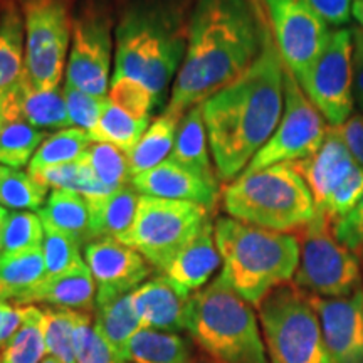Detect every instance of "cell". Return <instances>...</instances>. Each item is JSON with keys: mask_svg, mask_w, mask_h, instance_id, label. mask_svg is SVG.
<instances>
[{"mask_svg": "<svg viewBox=\"0 0 363 363\" xmlns=\"http://www.w3.org/2000/svg\"><path fill=\"white\" fill-rule=\"evenodd\" d=\"M7 208H4L0 206V252H2V234H4V225H6V220H7V216H9Z\"/></svg>", "mask_w": 363, "mask_h": 363, "instance_id": "cell-50", "label": "cell"}, {"mask_svg": "<svg viewBox=\"0 0 363 363\" xmlns=\"http://www.w3.org/2000/svg\"><path fill=\"white\" fill-rule=\"evenodd\" d=\"M0 363H2V352H0Z\"/></svg>", "mask_w": 363, "mask_h": 363, "instance_id": "cell-55", "label": "cell"}, {"mask_svg": "<svg viewBox=\"0 0 363 363\" xmlns=\"http://www.w3.org/2000/svg\"><path fill=\"white\" fill-rule=\"evenodd\" d=\"M208 147L211 145H208L206 121L202 115V104H197L182 116L170 160L202 177L211 185L220 187L219 175L208 153Z\"/></svg>", "mask_w": 363, "mask_h": 363, "instance_id": "cell-23", "label": "cell"}, {"mask_svg": "<svg viewBox=\"0 0 363 363\" xmlns=\"http://www.w3.org/2000/svg\"><path fill=\"white\" fill-rule=\"evenodd\" d=\"M131 305L143 326L160 331L187 330L192 294L179 288L165 274L145 281L130 293Z\"/></svg>", "mask_w": 363, "mask_h": 363, "instance_id": "cell-18", "label": "cell"}, {"mask_svg": "<svg viewBox=\"0 0 363 363\" xmlns=\"http://www.w3.org/2000/svg\"><path fill=\"white\" fill-rule=\"evenodd\" d=\"M26 78V27L19 2L0 6V96H6Z\"/></svg>", "mask_w": 363, "mask_h": 363, "instance_id": "cell-24", "label": "cell"}, {"mask_svg": "<svg viewBox=\"0 0 363 363\" xmlns=\"http://www.w3.org/2000/svg\"><path fill=\"white\" fill-rule=\"evenodd\" d=\"M93 175L108 189L120 190L131 185L128 155L110 143L93 142L81 157Z\"/></svg>", "mask_w": 363, "mask_h": 363, "instance_id": "cell-35", "label": "cell"}, {"mask_svg": "<svg viewBox=\"0 0 363 363\" xmlns=\"http://www.w3.org/2000/svg\"><path fill=\"white\" fill-rule=\"evenodd\" d=\"M303 91L326 123L342 126L355 111L353 96V29L331 30L325 51L299 81Z\"/></svg>", "mask_w": 363, "mask_h": 363, "instance_id": "cell-14", "label": "cell"}, {"mask_svg": "<svg viewBox=\"0 0 363 363\" xmlns=\"http://www.w3.org/2000/svg\"><path fill=\"white\" fill-rule=\"evenodd\" d=\"M187 331L207 363H269L254 306L220 274L192 294Z\"/></svg>", "mask_w": 363, "mask_h": 363, "instance_id": "cell-5", "label": "cell"}, {"mask_svg": "<svg viewBox=\"0 0 363 363\" xmlns=\"http://www.w3.org/2000/svg\"><path fill=\"white\" fill-rule=\"evenodd\" d=\"M219 267H222V259L216 244L214 224L208 219L163 267L162 274L184 291L194 294L206 288Z\"/></svg>", "mask_w": 363, "mask_h": 363, "instance_id": "cell-20", "label": "cell"}, {"mask_svg": "<svg viewBox=\"0 0 363 363\" xmlns=\"http://www.w3.org/2000/svg\"><path fill=\"white\" fill-rule=\"evenodd\" d=\"M353 19L357 21V27L363 30V0H353Z\"/></svg>", "mask_w": 363, "mask_h": 363, "instance_id": "cell-47", "label": "cell"}, {"mask_svg": "<svg viewBox=\"0 0 363 363\" xmlns=\"http://www.w3.org/2000/svg\"><path fill=\"white\" fill-rule=\"evenodd\" d=\"M293 163L305 177L316 208L325 212L333 224L363 197V167L333 126L315 155Z\"/></svg>", "mask_w": 363, "mask_h": 363, "instance_id": "cell-12", "label": "cell"}, {"mask_svg": "<svg viewBox=\"0 0 363 363\" xmlns=\"http://www.w3.org/2000/svg\"><path fill=\"white\" fill-rule=\"evenodd\" d=\"M26 27V76L39 89L59 88L71 48L69 0H17Z\"/></svg>", "mask_w": 363, "mask_h": 363, "instance_id": "cell-11", "label": "cell"}, {"mask_svg": "<svg viewBox=\"0 0 363 363\" xmlns=\"http://www.w3.org/2000/svg\"><path fill=\"white\" fill-rule=\"evenodd\" d=\"M40 363H59V362H57V360H54V358H51V357H45L44 360L40 362Z\"/></svg>", "mask_w": 363, "mask_h": 363, "instance_id": "cell-52", "label": "cell"}, {"mask_svg": "<svg viewBox=\"0 0 363 363\" xmlns=\"http://www.w3.org/2000/svg\"><path fill=\"white\" fill-rule=\"evenodd\" d=\"M9 123V106L7 96H0V128Z\"/></svg>", "mask_w": 363, "mask_h": 363, "instance_id": "cell-48", "label": "cell"}, {"mask_svg": "<svg viewBox=\"0 0 363 363\" xmlns=\"http://www.w3.org/2000/svg\"><path fill=\"white\" fill-rule=\"evenodd\" d=\"M96 281L89 267L83 266L62 272L57 276H48L26 299L24 306L48 305L51 308L89 313L96 305Z\"/></svg>", "mask_w": 363, "mask_h": 363, "instance_id": "cell-22", "label": "cell"}, {"mask_svg": "<svg viewBox=\"0 0 363 363\" xmlns=\"http://www.w3.org/2000/svg\"><path fill=\"white\" fill-rule=\"evenodd\" d=\"M214 234L220 278L251 306L257 308L272 289L294 279L299 264L296 234L259 229L233 217H219Z\"/></svg>", "mask_w": 363, "mask_h": 363, "instance_id": "cell-4", "label": "cell"}, {"mask_svg": "<svg viewBox=\"0 0 363 363\" xmlns=\"http://www.w3.org/2000/svg\"><path fill=\"white\" fill-rule=\"evenodd\" d=\"M150 123L152 120H136L106 98L98 126L91 133V138L93 142L115 145L128 155L148 130Z\"/></svg>", "mask_w": 363, "mask_h": 363, "instance_id": "cell-33", "label": "cell"}, {"mask_svg": "<svg viewBox=\"0 0 363 363\" xmlns=\"http://www.w3.org/2000/svg\"><path fill=\"white\" fill-rule=\"evenodd\" d=\"M330 27L342 29L353 17V0H305Z\"/></svg>", "mask_w": 363, "mask_h": 363, "instance_id": "cell-44", "label": "cell"}, {"mask_svg": "<svg viewBox=\"0 0 363 363\" xmlns=\"http://www.w3.org/2000/svg\"><path fill=\"white\" fill-rule=\"evenodd\" d=\"M333 233L345 247L360 256L363 251V197L348 214L335 222Z\"/></svg>", "mask_w": 363, "mask_h": 363, "instance_id": "cell-43", "label": "cell"}, {"mask_svg": "<svg viewBox=\"0 0 363 363\" xmlns=\"http://www.w3.org/2000/svg\"><path fill=\"white\" fill-rule=\"evenodd\" d=\"M43 254L48 276H57L84 264L81 256V244L67 234L44 225Z\"/></svg>", "mask_w": 363, "mask_h": 363, "instance_id": "cell-41", "label": "cell"}, {"mask_svg": "<svg viewBox=\"0 0 363 363\" xmlns=\"http://www.w3.org/2000/svg\"><path fill=\"white\" fill-rule=\"evenodd\" d=\"M88 201V199H86ZM140 194L128 185L106 197L88 201L93 222V234L96 239H120L128 233L136 216Z\"/></svg>", "mask_w": 363, "mask_h": 363, "instance_id": "cell-27", "label": "cell"}, {"mask_svg": "<svg viewBox=\"0 0 363 363\" xmlns=\"http://www.w3.org/2000/svg\"><path fill=\"white\" fill-rule=\"evenodd\" d=\"M11 303L4 301V299H0V331H2V323H4V316H6V311ZM0 348H2V343H0Z\"/></svg>", "mask_w": 363, "mask_h": 363, "instance_id": "cell-51", "label": "cell"}, {"mask_svg": "<svg viewBox=\"0 0 363 363\" xmlns=\"http://www.w3.org/2000/svg\"><path fill=\"white\" fill-rule=\"evenodd\" d=\"M38 216L44 225L67 234L83 247L94 240L89 203L83 195L69 190H52Z\"/></svg>", "mask_w": 363, "mask_h": 363, "instance_id": "cell-25", "label": "cell"}, {"mask_svg": "<svg viewBox=\"0 0 363 363\" xmlns=\"http://www.w3.org/2000/svg\"><path fill=\"white\" fill-rule=\"evenodd\" d=\"M222 201L233 219L286 234L305 229L318 212L305 177L294 163L244 172L224 189Z\"/></svg>", "mask_w": 363, "mask_h": 363, "instance_id": "cell-6", "label": "cell"}, {"mask_svg": "<svg viewBox=\"0 0 363 363\" xmlns=\"http://www.w3.org/2000/svg\"><path fill=\"white\" fill-rule=\"evenodd\" d=\"M108 98L136 120H152V113L158 108L155 96L147 86L121 74H113Z\"/></svg>", "mask_w": 363, "mask_h": 363, "instance_id": "cell-39", "label": "cell"}, {"mask_svg": "<svg viewBox=\"0 0 363 363\" xmlns=\"http://www.w3.org/2000/svg\"><path fill=\"white\" fill-rule=\"evenodd\" d=\"M180 120L182 118L172 116L163 111L160 116L150 123L148 130L145 131L140 142L128 153L131 179L167 160V157L172 153V148H174Z\"/></svg>", "mask_w": 363, "mask_h": 363, "instance_id": "cell-30", "label": "cell"}, {"mask_svg": "<svg viewBox=\"0 0 363 363\" xmlns=\"http://www.w3.org/2000/svg\"><path fill=\"white\" fill-rule=\"evenodd\" d=\"M44 224L38 214L30 211H11L2 234L0 256H12L43 247Z\"/></svg>", "mask_w": 363, "mask_h": 363, "instance_id": "cell-38", "label": "cell"}, {"mask_svg": "<svg viewBox=\"0 0 363 363\" xmlns=\"http://www.w3.org/2000/svg\"><path fill=\"white\" fill-rule=\"evenodd\" d=\"M65 98H66V106L67 113H69L71 125L74 128L84 130L91 135L96 130L99 116H101L104 101L106 98H98L93 94L84 93L74 86L65 84Z\"/></svg>", "mask_w": 363, "mask_h": 363, "instance_id": "cell-42", "label": "cell"}, {"mask_svg": "<svg viewBox=\"0 0 363 363\" xmlns=\"http://www.w3.org/2000/svg\"><path fill=\"white\" fill-rule=\"evenodd\" d=\"M337 130L352 155L363 167V113L352 115Z\"/></svg>", "mask_w": 363, "mask_h": 363, "instance_id": "cell-45", "label": "cell"}, {"mask_svg": "<svg viewBox=\"0 0 363 363\" xmlns=\"http://www.w3.org/2000/svg\"><path fill=\"white\" fill-rule=\"evenodd\" d=\"M296 235L299 264L293 283L299 289L318 298H345L362 288L360 256L340 242L325 212L318 211Z\"/></svg>", "mask_w": 363, "mask_h": 363, "instance_id": "cell-8", "label": "cell"}, {"mask_svg": "<svg viewBox=\"0 0 363 363\" xmlns=\"http://www.w3.org/2000/svg\"><path fill=\"white\" fill-rule=\"evenodd\" d=\"M128 363H195L192 340L143 326L128 345Z\"/></svg>", "mask_w": 363, "mask_h": 363, "instance_id": "cell-29", "label": "cell"}, {"mask_svg": "<svg viewBox=\"0 0 363 363\" xmlns=\"http://www.w3.org/2000/svg\"><path fill=\"white\" fill-rule=\"evenodd\" d=\"M6 96L9 121L19 120L44 131L72 128L65 91L59 88L39 89L30 84L26 76L22 83Z\"/></svg>", "mask_w": 363, "mask_h": 363, "instance_id": "cell-21", "label": "cell"}, {"mask_svg": "<svg viewBox=\"0 0 363 363\" xmlns=\"http://www.w3.org/2000/svg\"><path fill=\"white\" fill-rule=\"evenodd\" d=\"M113 16L108 0H79L72 9L66 83L106 98L111 83Z\"/></svg>", "mask_w": 363, "mask_h": 363, "instance_id": "cell-10", "label": "cell"}, {"mask_svg": "<svg viewBox=\"0 0 363 363\" xmlns=\"http://www.w3.org/2000/svg\"><path fill=\"white\" fill-rule=\"evenodd\" d=\"M269 33L251 0H195L187 51L165 113L182 118L242 76Z\"/></svg>", "mask_w": 363, "mask_h": 363, "instance_id": "cell-1", "label": "cell"}, {"mask_svg": "<svg viewBox=\"0 0 363 363\" xmlns=\"http://www.w3.org/2000/svg\"><path fill=\"white\" fill-rule=\"evenodd\" d=\"M360 261H362V267H363V251L360 252Z\"/></svg>", "mask_w": 363, "mask_h": 363, "instance_id": "cell-53", "label": "cell"}, {"mask_svg": "<svg viewBox=\"0 0 363 363\" xmlns=\"http://www.w3.org/2000/svg\"><path fill=\"white\" fill-rule=\"evenodd\" d=\"M48 278L43 247L0 256V299L24 306L27 296Z\"/></svg>", "mask_w": 363, "mask_h": 363, "instance_id": "cell-26", "label": "cell"}, {"mask_svg": "<svg viewBox=\"0 0 363 363\" xmlns=\"http://www.w3.org/2000/svg\"><path fill=\"white\" fill-rule=\"evenodd\" d=\"M284 110V65L272 34L252 66L202 103L217 175L234 182L278 128Z\"/></svg>", "mask_w": 363, "mask_h": 363, "instance_id": "cell-2", "label": "cell"}, {"mask_svg": "<svg viewBox=\"0 0 363 363\" xmlns=\"http://www.w3.org/2000/svg\"><path fill=\"white\" fill-rule=\"evenodd\" d=\"M91 143H93V138L88 131L74 128V126L49 133L34 157L30 158L27 174L35 177L52 167L78 162Z\"/></svg>", "mask_w": 363, "mask_h": 363, "instance_id": "cell-31", "label": "cell"}, {"mask_svg": "<svg viewBox=\"0 0 363 363\" xmlns=\"http://www.w3.org/2000/svg\"><path fill=\"white\" fill-rule=\"evenodd\" d=\"M93 325L125 362L128 358L130 342L143 328V323L131 305L130 294H123L110 301L96 303Z\"/></svg>", "mask_w": 363, "mask_h": 363, "instance_id": "cell-28", "label": "cell"}, {"mask_svg": "<svg viewBox=\"0 0 363 363\" xmlns=\"http://www.w3.org/2000/svg\"><path fill=\"white\" fill-rule=\"evenodd\" d=\"M353 29V96L355 108L363 113V30L360 27Z\"/></svg>", "mask_w": 363, "mask_h": 363, "instance_id": "cell-46", "label": "cell"}, {"mask_svg": "<svg viewBox=\"0 0 363 363\" xmlns=\"http://www.w3.org/2000/svg\"><path fill=\"white\" fill-rule=\"evenodd\" d=\"M333 363H363V286L350 296H311Z\"/></svg>", "mask_w": 363, "mask_h": 363, "instance_id": "cell-17", "label": "cell"}, {"mask_svg": "<svg viewBox=\"0 0 363 363\" xmlns=\"http://www.w3.org/2000/svg\"><path fill=\"white\" fill-rule=\"evenodd\" d=\"M208 219L211 211L199 203L140 195L133 224L118 240L162 272Z\"/></svg>", "mask_w": 363, "mask_h": 363, "instance_id": "cell-9", "label": "cell"}, {"mask_svg": "<svg viewBox=\"0 0 363 363\" xmlns=\"http://www.w3.org/2000/svg\"><path fill=\"white\" fill-rule=\"evenodd\" d=\"M78 313L67 308H44L45 353L59 363H76L74 328Z\"/></svg>", "mask_w": 363, "mask_h": 363, "instance_id": "cell-37", "label": "cell"}, {"mask_svg": "<svg viewBox=\"0 0 363 363\" xmlns=\"http://www.w3.org/2000/svg\"><path fill=\"white\" fill-rule=\"evenodd\" d=\"M267 22L283 65L298 83L328 44L331 29L305 0H264Z\"/></svg>", "mask_w": 363, "mask_h": 363, "instance_id": "cell-15", "label": "cell"}, {"mask_svg": "<svg viewBox=\"0 0 363 363\" xmlns=\"http://www.w3.org/2000/svg\"><path fill=\"white\" fill-rule=\"evenodd\" d=\"M48 357L44 342V310L24 306L21 328L2 347V363H40Z\"/></svg>", "mask_w": 363, "mask_h": 363, "instance_id": "cell-32", "label": "cell"}, {"mask_svg": "<svg viewBox=\"0 0 363 363\" xmlns=\"http://www.w3.org/2000/svg\"><path fill=\"white\" fill-rule=\"evenodd\" d=\"M192 6L190 0H130L115 29V74L143 83L158 108L184 62Z\"/></svg>", "mask_w": 363, "mask_h": 363, "instance_id": "cell-3", "label": "cell"}, {"mask_svg": "<svg viewBox=\"0 0 363 363\" xmlns=\"http://www.w3.org/2000/svg\"><path fill=\"white\" fill-rule=\"evenodd\" d=\"M83 254L96 281V303L130 294L155 269L138 251L116 239L91 240L83 247Z\"/></svg>", "mask_w": 363, "mask_h": 363, "instance_id": "cell-16", "label": "cell"}, {"mask_svg": "<svg viewBox=\"0 0 363 363\" xmlns=\"http://www.w3.org/2000/svg\"><path fill=\"white\" fill-rule=\"evenodd\" d=\"M49 187L27 172L4 169L0 175V206L7 211H39L48 201Z\"/></svg>", "mask_w": 363, "mask_h": 363, "instance_id": "cell-36", "label": "cell"}, {"mask_svg": "<svg viewBox=\"0 0 363 363\" xmlns=\"http://www.w3.org/2000/svg\"><path fill=\"white\" fill-rule=\"evenodd\" d=\"M131 187L140 195L194 202L208 211L216 207L220 195V187L211 185L202 177L195 175L170 158L143 174L135 175L131 179Z\"/></svg>", "mask_w": 363, "mask_h": 363, "instance_id": "cell-19", "label": "cell"}, {"mask_svg": "<svg viewBox=\"0 0 363 363\" xmlns=\"http://www.w3.org/2000/svg\"><path fill=\"white\" fill-rule=\"evenodd\" d=\"M4 169H6V167H2V165H0V175H2V172H4Z\"/></svg>", "mask_w": 363, "mask_h": 363, "instance_id": "cell-54", "label": "cell"}, {"mask_svg": "<svg viewBox=\"0 0 363 363\" xmlns=\"http://www.w3.org/2000/svg\"><path fill=\"white\" fill-rule=\"evenodd\" d=\"M330 125L308 99L293 72L284 66V110L267 143L249 162L244 172H256L310 158L325 142ZM242 172V174H244Z\"/></svg>", "mask_w": 363, "mask_h": 363, "instance_id": "cell-13", "label": "cell"}, {"mask_svg": "<svg viewBox=\"0 0 363 363\" xmlns=\"http://www.w3.org/2000/svg\"><path fill=\"white\" fill-rule=\"evenodd\" d=\"M76 363H128L94 328L89 313L79 311L74 328Z\"/></svg>", "mask_w": 363, "mask_h": 363, "instance_id": "cell-40", "label": "cell"}, {"mask_svg": "<svg viewBox=\"0 0 363 363\" xmlns=\"http://www.w3.org/2000/svg\"><path fill=\"white\" fill-rule=\"evenodd\" d=\"M48 138V131L34 128L24 121H9L0 128V165L21 170Z\"/></svg>", "mask_w": 363, "mask_h": 363, "instance_id": "cell-34", "label": "cell"}, {"mask_svg": "<svg viewBox=\"0 0 363 363\" xmlns=\"http://www.w3.org/2000/svg\"><path fill=\"white\" fill-rule=\"evenodd\" d=\"M269 363H333L310 294L288 283L257 306Z\"/></svg>", "mask_w": 363, "mask_h": 363, "instance_id": "cell-7", "label": "cell"}, {"mask_svg": "<svg viewBox=\"0 0 363 363\" xmlns=\"http://www.w3.org/2000/svg\"><path fill=\"white\" fill-rule=\"evenodd\" d=\"M251 2H252V6L256 7L257 13L261 16V19L267 22V12H266V2H264V0H251ZM267 24H269V22H267Z\"/></svg>", "mask_w": 363, "mask_h": 363, "instance_id": "cell-49", "label": "cell"}]
</instances>
